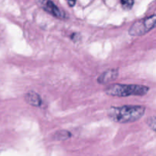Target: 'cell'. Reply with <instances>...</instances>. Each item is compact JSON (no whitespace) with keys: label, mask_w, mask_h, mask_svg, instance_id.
Here are the masks:
<instances>
[{"label":"cell","mask_w":156,"mask_h":156,"mask_svg":"<svg viewBox=\"0 0 156 156\" xmlns=\"http://www.w3.org/2000/svg\"><path fill=\"white\" fill-rule=\"evenodd\" d=\"M145 107L142 105L111 107L108 110V117L116 123H130L142 118L145 114Z\"/></svg>","instance_id":"6da1fadb"},{"label":"cell","mask_w":156,"mask_h":156,"mask_svg":"<svg viewBox=\"0 0 156 156\" xmlns=\"http://www.w3.org/2000/svg\"><path fill=\"white\" fill-rule=\"evenodd\" d=\"M149 91V88L141 85H123L113 84L105 89V93L113 97H129V96H143Z\"/></svg>","instance_id":"7a4b0ae2"},{"label":"cell","mask_w":156,"mask_h":156,"mask_svg":"<svg viewBox=\"0 0 156 156\" xmlns=\"http://www.w3.org/2000/svg\"><path fill=\"white\" fill-rule=\"evenodd\" d=\"M155 27L156 15H154L136 21L130 27L128 34L131 36H142Z\"/></svg>","instance_id":"3957f363"},{"label":"cell","mask_w":156,"mask_h":156,"mask_svg":"<svg viewBox=\"0 0 156 156\" xmlns=\"http://www.w3.org/2000/svg\"><path fill=\"white\" fill-rule=\"evenodd\" d=\"M41 9H44L45 12L51 15L52 16L58 18L59 19H66L67 18V14L59 9L51 0H37Z\"/></svg>","instance_id":"277c9868"},{"label":"cell","mask_w":156,"mask_h":156,"mask_svg":"<svg viewBox=\"0 0 156 156\" xmlns=\"http://www.w3.org/2000/svg\"><path fill=\"white\" fill-rule=\"evenodd\" d=\"M118 75H119V71H118L117 69H108L102 73L98 77L97 82L99 84H106L108 82L115 80L118 77Z\"/></svg>","instance_id":"5b68a950"},{"label":"cell","mask_w":156,"mask_h":156,"mask_svg":"<svg viewBox=\"0 0 156 156\" xmlns=\"http://www.w3.org/2000/svg\"><path fill=\"white\" fill-rule=\"evenodd\" d=\"M24 100L28 105L33 107H41L42 100L38 93L33 91H28L24 96Z\"/></svg>","instance_id":"8992f818"},{"label":"cell","mask_w":156,"mask_h":156,"mask_svg":"<svg viewBox=\"0 0 156 156\" xmlns=\"http://www.w3.org/2000/svg\"><path fill=\"white\" fill-rule=\"evenodd\" d=\"M70 136H71V133H69L68 131L60 130L55 133V135L54 136V138L56 140H65L70 138Z\"/></svg>","instance_id":"52a82bcc"},{"label":"cell","mask_w":156,"mask_h":156,"mask_svg":"<svg viewBox=\"0 0 156 156\" xmlns=\"http://www.w3.org/2000/svg\"><path fill=\"white\" fill-rule=\"evenodd\" d=\"M120 3L125 10H130L134 5V0H120Z\"/></svg>","instance_id":"ba28073f"},{"label":"cell","mask_w":156,"mask_h":156,"mask_svg":"<svg viewBox=\"0 0 156 156\" xmlns=\"http://www.w3.org/2000/svg\"><path fill=\"white\" fill-rule=\"evenodd\" d=\"M146 123L153 131L156 133V117H150L146 120Z\"/></svg>","instance_id":"9c48e42d"},{"label":"cell","mask_w":156,"mask_h":156,"mask_svg":"<svg viewBox=\"0 0 156 156\" xmlns=\"http://www.w3.org/2000/svg\"><path fill=\"white\" fill-rule=\"evenodd\" d=\"M76 0H67L69 6H70V7H73V6H74L75 3H76Z\"/></svg>","instance_id":"30bf717a"}]
</instances>
